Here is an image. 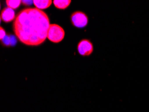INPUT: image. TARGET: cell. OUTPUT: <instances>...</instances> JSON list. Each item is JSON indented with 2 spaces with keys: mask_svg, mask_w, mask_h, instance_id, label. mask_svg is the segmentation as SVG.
Instances as JSON below:
<instances>
[{
  "mask_svg": "<svg viewBox=\"0 0 149 112\" xmlns=\"http://www.w3.org/2000/svg\"><path fill=\"white\" fill-rule=\"evenodd\" d=\"M52 2L53 1L51 0H35L33 1V4L36 6V8L42 10L49 8L52 5Z\"/></svg>",
  "mask_w": 149,
  "mask_h": 112,
  "instance_id": "obj_6",
  "label": "cell"
},
{
  "mask_svg": "<svg viewBox=\"0 0 149 112\" xmlns=\"http://www.w3.org/2000/svg\"><path fill=\"white\" fill-rule=\"evenodd\" d=\"M53 3L56 8L63 10V9L67 8L70 6L71 1L70 0H62V1H60V0H54V1H53Z\"/></svg>",
  "mask_w": 149,
  "mask_h": 112,
  "instance_id": "obj_7",
  "label": "cell"
},
{
  "mask_svg": "<svg viewBox=\"0 0 149 112\" xmlns=\"http://www.w3.org/2000/svg\"><path fill=\"white\" fill-rule=\"evenodd\" d=\"M64 30L62 27L58 24H50L48 33V38L49 40L54 43H58L64 39Z\"/></svg>",
  "mask_w": 149,
  "mask_h": 112,
  "instance_id": "obj_2",
  "label": "cell"
},
{
  "mask_svg": "<svg viewBox=\"0 0 149 112\" xmlns=\"http://www.w3.org/2000/svg\"><path fill=\"white\" fill-rule=\"evenodd\" d=\"M22 2V1H20V0H7L6 4L8 6V8L13 10V9H17L20 6Z\"/></svg>",
  "mask_w": 149,
  "mask_h": 112,
  "instance_id": "obj_8",
  "label": "cell"
},
{
  "mask_svg": "<svg viewBox=\"0 0 149 112\" xmlns=\"http://www.w3.org/2000/svg\"><path fill=\"white\" fill-rule=\"evenodd\" d=\"M78 51L82 56H89L93 52V45L88 40H82L78 44Z\"/></svg>",
  "mask_w": 149,
  "mask_h": 112,
  "instance_id": "obj_4",
  "label": "cell"
},
{
  "mask_svg": "<svg viewBox=\"0 0 149 112\" xmlns=\"http://www.w3.org/2000/svg\"><path fill=\"white\" fill-rule=\"evenodd\" d=\"M15 13L13 9L10 8H5L1 11V18L3 22L6 23L10 22L15 19Z\"/></svg>",
  "mask_w": 149,
  "mask_h": 112,
  "instance_id": "obj_5",
  "label": "cell"
},
{
  "mask_svg": "<svg viewBox=\"0 0 149 112\" xmlns=\"http://www.w3.org/2000/svg\"><path fill=\"white\" fill-rule=\"evenodd\" d=\"M72 24L77 28H84L88 24V17L82 11H76L71 15Z\"/></svg>",
  "mask_w": 149,
  "mask_h": 112,
  "instance_id": "obj_3",
  "label": "cell"
},
{
  "mask_svg": "<svg viewBox=\"0 0 149 112\" xmlns=\"http://www.w3.org/2000/svg\"><path fill=\"white\" fill-rule=\"evenodd\" d=\"M0 32H1V36H0V38H1V40H3V38H5L6 36V31L4 30L3 28H1V30H0Z\"/></svg>",
  "mask_w": 149,
  "mask_h": 112,
  "instance_id": "obj_9",
  "label": "cell"
},
{
  "mask_svg": "<svg viewBox=\"0 0 149 112\" xmlns=\"http://www.w3.org/2000/svg\"><path fill=\"white\" fill-rule=\"evenodd\" d=\"M22 2H23V4H24V5L30 6L31 4L33 3V1H22Z\"/></svg>",
  "mask_w": 149,
  "mask_h": 112,
  "instance_id": "obj_10",
  "label": "cell"
},
{
  "mask_svg": "<svg viewBox=\"0 0 149 112\" xmlns=\"http://www.w3.org/2000/svg\"><path fill=\"white\" fill-rule=\"evenodd\" d=\"M50 26L48 15L37 8L19 11L13 23V31L20 42L27 46H39L48 38Z\"/></svg>",
  "mask_w": 149,
  "mask_h": 112,
  "instance_id": "obj_1",
  "label": "cell"
}]
</instances>
